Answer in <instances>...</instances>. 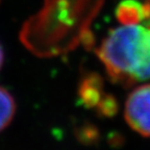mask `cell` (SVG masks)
<instances>
[{
  "instance_id": "cell-1",
  "label": "cell",
  "mask_w": 150,
  "mask_h": 150,
  "mask_svg": "<svg viewBox=\"0 0 150 150\" xmlns=\"http://www.w3.org/2000/svg\"><path fill=\"white\" fill-rule=\"evenodd\" d=\"M108 76L124 87L150 79V26L122 25L108 33L97 49Z\"/></svg>"
},
{
  "instance_id": "cell-2",
  "label": "cell",
  "mask_w": 150,
  "mask_h": 150,
  "mask_svg": "<svg viewBox=\"0 0 150 150\" xmlns=\"http://www.w3.org/2000/svg\"><path fill=\"white\" fill-rule=\"evenodd\" d=\"M125 120L128 125L144 137H150V83L134 90L125 103Z\"/></svg>"
},
{
  "instance_id": "cell-3",
  "label": "cell",
  "mask_w": 150,
  "mask_h": 150,
  "mask_svg": "<svg viewBox=\"0 0 150 150\" xmlns=\"http://www.w3.org/2000/svg\"><path fill=\"white\" fill-rule=\"evenodd\" d=\"M116 15L122 25L139 24L144 20L143 4L136 0H125L117 7Z\"/></svg>"
},
{
  "instance_id": "cell-4",
  "label": "cell",
  "mask_w": 150,
  "mask_h": 150,
  "mask_svg": "<svg viewBox=\"0 0 150 150\" xmlns=\"http://www.w3.org/2000/svg\"><path fill=\"white\" fill-rule=\"evenodd\" d=\"M16 104L7 90L0 87V132L7 127L15 115Z\"/></svg>"
},
{
  "instance_id": "cell-5",
  "label": "cell",
  "mask_w": 150,
  "mask_h": 150,
  "mask_svg": "<svg viewBox=\"0 0 150 150\" xmlns=\"http://www.w3.org/2000/svg\"><path fill=\"white\" fill-rule=\"evenodd\" d=\"M143 15L145 20L150 21V0H146L143 4Z\"/></svg>"
},
{
  "instance_id": "cell-6",
  "label": "cell",
  "mask_w": 150,
  "mask_h": 150,
  "mask_svg": "<svg viewBox=\"0 0 150 150\" xmlns=\"http://www.w3.org/2000/svg\"><path fill=\"white\" fill-rule=\"evenodd\" d=\"M3 61H4V53H3V49L1 45H0V69L3 65Z\"/></svg>"
}]
</instances>
